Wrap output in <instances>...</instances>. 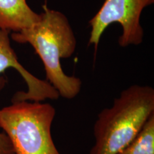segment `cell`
Wrapping results in <instances>:
<instances>
[{
	"label": "cell",
	"mask_w": 154,
	"mask_h": 154,
	"mask_svg": "<svg viewBox=\"0 0 154 154\" xmlns=\"http://www.w3.org/2000/svg\"><path fill=\"white\" fill-rule=\"evenodd\" d=\"M56 116L43 101H12L0 109V128L10 140L14 154H60L51 136Z\"/></svg>",
	"instance_id": "3957f363"
},
{
	"label": "cell",
	"mask_w": 154,
	"mask_h": 154,
	"mask_svg": "<svg viewBox=\"0 0 154 154\" xmlns=\"http://www.w3.org/2000/svg\"><path fill=\"white\" fill-rule=\"evenodd\" d=\"M116 154H154V114L136 137Z\"/></svg>",
	"instance_id": "52a82bcc"
},
{
	"label": "cell",
	"mask_w": 154,
	"mask_h": 154,
	"mask_svg": "<svg viewBox=\"0 0 154 154\" xmlns=\"http://www.w3.org/2000/svg\"><path fill=\"white\" fill-rule=\"evenodd\" d=\"M41 14L34 12L26 0H0V28L19 32L36 24Z\"/></svg>",
	"instance_id": "8992f818"
},
{
	"label": "cell",
	"mask_w": 154,
	"mask_h": 154,
	"mask_svg": "<svg viewBox=\"0 0 154 154\" xmlns=\"http://www.w3.org/2000/svg\"><path fill=\"white\" fill-rule=\"evenodd\" d=\"M38 22L28 29L14 32L11 37L18 43H28L41 58L47 81L59 96L72 99L79 94L80 79L63 72L61 59L69 58L76 48V39L68 19L64 14L44 7Z\"/></svg>",
	"instance_id": "6da1fadb"
},
{
	"label": "cell",
	"mask_w": 154,
	"mask_h": 154,
	"mask_svg": "<svg viewBox=\"0 0 154 154\" xmlns=\"http://www.w3.org/2000/svg\"><path fill=\"white\" fill-rule=\"evenodd\" d=\"M9 32L0 28V75L6 69H16L22 76L27 86L26 91H17L11 99L12 101H44L45 100H57L60 96L58 91L47 80H42L34 76L24 68L18 60L12 49L9 36ZM7 80L0 76V92L5 88Z\"/></svg>",
	"instance_id": "5b68a950"
},
{
	"label": "cell",
	"mask_w": 154,
	"mask_h": 154,
	"mask_svg": "<svg viewBox=\"0 0 154 154\" xmlns=\"http://www.w3.org/2000/svg\"><path fill=\"white\" fill-rule=\"evenodd\" d=\"M154 114V89L134 84L103 109L94 125L95 143L90 154H116L129 144Z\"/></svg>",
	"instance_id": "7a4b0ae2"
},
{
	"label": "cell",
	"mask_w": 154,
	"mask_h": 154,
	"mask_svg": "<svg viewBox=\"0 0 154 154\" xmlns=\"http://www.w3.org/2000/svg\"><path fill=\"white\" fill-rule=\"evenodd\" d=\"M153 3L154 0H105L97 14L89 22L91 26L89 44L97 47L106 29L111 24L117 22L122 27L119 45L122 47L139 45L144 34L140 25V15L146 7Z\"/></svg>",
	"instance_id": "277c9868"
},
{
	"label": "cell",
	"mask_w": 154,
	"mask_h": 154,
	"mask_svg": "<svg viewBox=\"0 0 154 154\" xmlns=\"http://www.w3.org/2000/svg\"><path fill=\"white\" fill-rule=\"evenodd\" d=\"M0 154H14L12 145L5 132L0 131Z\"/></svg>",
	"instance_id": "ba28073f"
}]
</instances>
